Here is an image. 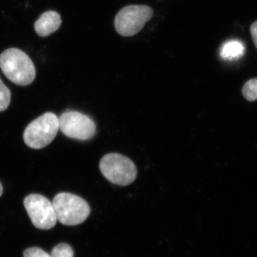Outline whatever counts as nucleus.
<instances>
[{
    "label": "nucleus",
    "mask_w": 257,
    "mask_h": 257,
    "mask_svg": "<svg viewBox=\"0 0 257 257\" xmlns=\"http://www.w3.org/2000/svg\"><path fill=\"white\" fill-rule=\"evenodd\" d=\"M0 68L11 82L20 86L31 84L36 69L30 57L18 48H10L0 55Z\"/></svg>",
    "instance_id": "nucleus-1"
},
{
    "label": "nucleus",
    "mask_w": 257,
    "mask_h": 257,
    "mask_svg": "<svg viewBox=\"0 0 257 257\" xmlns=\"http://www.w3.org/2000/svg\"><path fill=\"white\" fill-rule=\"evenodd\" d=\"M57 220L67 226L82 224L90 214V207L82 197L71 193H59L52 201Z\"/></svg>",
    "instance_id": "nucleus-2"
},
{
    "label": "nucleus",
    "mask_w": 257,
    "mask_h": 257,
    "mask_svg": "<svg viewBox=\"0 0 257 257\" xmlns=\"http://www.w3.org/2000/svg\"><path fill=\"white\" fill-rule=\"evenodd\" d=\"M58 130L59 118L57 115L45 113L27 126L24 133V141L30 148L40 150L53 141Z\"/></svg>",
    "instance_id": "nucleus-3"
},
{
    "label": "nucleus",
    "mask_w": 257,
    "mask_h": 257,
    "mask_svg": "<svg viewBox=\"0 0 257 257\" xmlns=\"http://www.w3.org/2000/svg\"><path fill=\"white\" fill-rule=\"evenodd\" d=\"M99 169L109 182L123 187L133 183L138 175L133 161L119 154H108L103 157L99 162Z\"/></svg>",
    "instance_id": "nucleus-4"
},
{
    "label": "nucleus",
    "mask_w": 257,
    "mask_h": 257,
    "mask_svg": "<svg viewBox=\"0 0 257 257\" xmlns=\"http://www.w3.org/2000/svg\"><path fill=\"white\" fill-rule=\"evenodd\" d=\"M153 15V10L147 5H128L116 15L115 30L121 36H134L143 30Z\"/></svg>",
    "instance_id": "nucleus-5"
},
{
    "label": "nucleus",
    "mask_w": 257,
    "mask_h": 257,
    "mask_svg": "<svg viewBox=\"0 0 257 257\" xmlns=\"http://www.w3.org/2000/svg\"><path fill=\"white\" fill-rule=\"evenodd\" d=\"M24 205L32 224L37 229H51L57 224V216L52 202L41 194H30L24 200Z\"/></svg>",
    "instance_id": "nucleus-6"
},
{
    "label": "nucleus",
    "mask_w": 257,
    "mask_h": 257,
    "mask_svg": "<svg viewBox=\"0 0 257 257\" xmlns=\"http://www.w3.org/2000/svg\"><path fill=\"white\" fill-rule=\"evenodd\" d=\"M59 130L67 138L88 140L95 135V123L87 115L76 111H67L59 118Z\"/></svg>",
    "instance_id": "nucleus-7"
},
{
    "label": "nucleus",
    "mask_w": 257,
    "mask_h": 257,
    "mask_svg": "<svg viewBox=\"0 0 257 257\" xmlns=\"http://www.w3.org/2000/svg\"><path fill=\"white\" fill-rule=\"evenodd\" d=\"M62 25V19L55 11L45 12L35 24V31L39 36L45 37L58 30Z\"/></svg>",
    "instance_id": "nucleus-8"
},
{
    "label": "nucleus",
    "mask_w": 257,
    "mask_h": 257,
    "mask_svg": "<svg viewBox=\"0 0 257 257\" xmlns=\"http://www.w3.org/2000/svg\"><path fill=\"white\" fill-rule=\"evenodd\" d=\"M245 52L244 45L239 40H229L221 47L220 56L226 60H234L242 57Z\"/></svg>",
    "instance_id": "nucleus-9"
},
{
    "label": "nucleus",
    "mask_w": 257,
    "mask_h": 257,
    "mask_svg": "<svg viewBox=\"0 0 257 257\" xmlns=\"http://www.w3.org/2000/svg\"><path fill=\"white\" fill-rule=\"evenodd\" d=\"M243 97L246 100L253 101L257 99V78L249 79L242 89Z\"/></svg>",
    "instance_id": "nucleus-10"
},
{
    "label": "nucleus",
    "mask_w": 257,
    "mask_h": 257,
    "mask_svg": "<svg viewBox=\"0 0 257 257\" xmlns=\"http://www.w3.org/2000/svg\"><path fill=\"white\" fill-rule=\"evenodd\" d=\"M11 101V92L9 88L0 79V111L6 110Z\"/></svg>",
    "instance_id": "nucleus-11"
},
{
    "label": "nucleus",
    "mask_w": 257,
    "mask_h": 257,
    "mask_svg": "<svg viewBox=\"0 0 257 257\" xmlns=\"http://www.w3.org/2000/svg\"><path fill=\"white\" fill-rule=\"evenodd\" d=\"M51 257H74V251L71 246L65 243L57 245L52 249Z\"/></svg>",
    "instance_id": "nucleus-12"
},
{
    "label": "nucleus",
    "mask_w": 257,
    "mask_h": 257,
    "mask_svg": "<svg viewBox=\"0 0 257 257\" xmlns=\"http://www.w3.org/2000/svg\"><path fill=\"white\" fill-rule=\"evenodd\" d=\"M24 257H51L50 254L39 247L27 248L23 253Z\"/></svg>",
    "instance_id": "nucleus-13"
},
{
    "label": "nucleus",
    "mask_w": 257,
    "mask_h": 257,
    "mask_svg": "<svg viewBox=\"0 0 257 257\" xmlns=\"http://www.w3.org/2000/svg\"><path fill=\"white\" fill-rule=\"evenodd\" d=\"M250 32H251L253 43L257 49V21L254 22L251 25V28H250Z\"/></svg>",
    "instance_id": "nucleus-14"
},
{
    "label": "nucleus",
    "mask_w": 257,
    "mask_h": 257,
    "mask_svg": "<svg viewBox=\"0 0 257 257\" xmlns=\"http://www.w3.org/2000/svg\"><path fill=\"white\" fill-rule=\"evenodd\" d=\"M3 185H2L1 182H0V197H1L2 195H3Z\"/></svg>",
    "instance_id": "nucleus-15"
}]
</instances>
